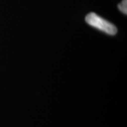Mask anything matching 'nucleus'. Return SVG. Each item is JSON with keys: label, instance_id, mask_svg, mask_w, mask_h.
<instances>
[{"label": "nucleus", "instance_id": "1", "mask_svg": "<svg viewBox=\"0 0 127 127\" xmlns=\"http://www.w3.org/2000/svg\"><path fill=\"white\" fill-rule=\"evenodd\" d=\"M85 21L91 26L108 35H114L117 32V28L113 24L109 23L94 12L87 14L85 17Z\"/></svg>", "mask_w": 127, "mask_h": 127}, {"label": "nucleus", "instance_id": "2", "mask_svg": "<svg viewBox=\"0 0 127 127\" xmlns=\"http://www.w3.org/2000/svg\"><path fill=\"white\" fill-rule=\"evenodd\" d=\"M118 9L124 14H127V0H123L122 2L118 5Z\"/></svg>", "mask_w": 127, "mask_h": 127}]
</instances>
